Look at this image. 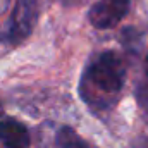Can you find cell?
<instances>
[{"label":"cell","mask_w":148,"mask_h":148,"mask_svg":"<svg viewBox=\"0 0 148 148\" xmlns=\"http://www.w3.org/2000/svg\"><path fill=\"white\" fill-rule=\"evenodd\" d=\"M126 83V66L122 57L105 50L97 53L79 77V97L91 112H107L119 102Z\"/></svg>","instance_id":"obj_1"},{"label":"cell","mask_w":148,"mask_h":148,"mask_svg":"<svg viewBox=\"0 0 148 148\" xmlns=\"http://www.w3.org/2000/svg\"><path fill=\"white\" fill-rule=\"evenodd\" d=\"M38 14H40V0H16L7 29V40L10 45L23 43L33 33L38 21Z\"/></svg>","instance_id":"obj_2"},{"label":"cell","mask_w":148,"mask_h":148,"mask_svg":"<svg viewBox=\"0 0 148 148\" xmlns=\"http://www.w3.org/2000/svg\"><path fill=\"white\" fill-rule=\"evenodd\" d=\"M131 0H97L88 10V21L95 29L115 28L129 12Z\"/></svg>","instance_id":"obj_3"},{"label":"cell","mask_w":148,"mask_h":148,"mask_svg":"<svg viewBox=\"0 0 148 148\" xmlns=\"http://www.w3.org/2000/svg\"><path fill=\"white\" fill-rule=\"evenodd\" d=\"M0 141L5 148H29L31 136L28 127L16 119L0 121Z\"/></svg>","instance_id":"obj_4"},{"label":"cell","mask_w":148,"mask_h":148,"mask_svg":"<svg viewBox=\"0 0 148 148\" xmlns=\"http://www.w3.org/2000/svg\"><path fill=\"white\" fill-rule=\"evenodd\" d=\"M55 148H90V147L73 127L62 126L55 134Z\"/></svg>","instance_id":"obj_5"},{"label":"cell","mask_w":148,"mask_h":148,"mask_svg":"<svg viewBox=\"0 0 148 148\" xmlns=\"http://www.w3.org/2000/svg\"><path fill=\"white\" fill-rule=\"evenodd\" d=\"M136 100H138V103H140V107L143 109V110L148 112V86L145 84H140V88H136Z\"/></svg>","instance_id":"obj_6"},{"label":"cell","mask_w":148,"mask_h":148,"mask_svg":"<svg viewBox=\"0 0 148 148\" xmlns=\"http://www.w3.org/2000/svg\"><path fill=\"white\" fill-rule=\"evenodd\" d=\"M55 2H59L64 7H79V5L86 3V0H55Z\"/></svg>","instance_id":"obj_7"},{"label":"cell","mask_w":148,"mask_h":148,"mask_svg":"<svg viewBox=\"0 0 148 148\" xmlns=\"http://www.w3.org/2000/svg\"><path fill=\"white\" fill-rule=\"evenodd\" d=\"M9 5H10V0H0V16L7 12Z\"/></svg>","instance_id":"obj_8"},{"label":"cell","mask_w":148,"mask_h":148,"mask_svg":"<svg viewBox=\"0 0 148 148\" xmlns=\"http://www.w3.org/2000/svg\"><path fill=\"white\" fill-rule=\"evenodd\" d=\"M145 74L148 77V53H147V59H145Z\"/></svg>","instance_id":"obj_9"},{"label":"cell","mask_w":148,"mask_h":148,"mask_svg":"<svg viewBox=\"0 0 148 148\" xmlns=\"http://www.w3.org/2000/svg\"><path fill=\"white\" fill-rule=\"evenodd\" d=\"M0 115H3V107H2V103H0Z\"/></svg>","instance_id":"obj_10"},{"label":"cell","mask_w":148,"mask_h":148,"mask_svg":"<svg viewBox=\"0 0 148 148\" xmlns=\"http://www.w3.org/2000/svg\"><path fill=\"white\" fill-rule=\"evenodd\" d=\"M147 148H148V147H147Z\"/></svg>","instance_id":"obj_11"}]
</instances>
